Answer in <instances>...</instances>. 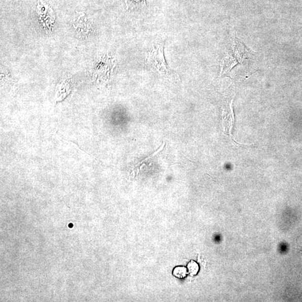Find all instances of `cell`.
<instances>
[{"label": "cell", "instance_id": "obj_1", "mask_svg": "<svg viewBox=\"0 0 302 302\" xmlns=\"http://www.w3.org/2000/svg\"><path fill=\"white\" fill-rule=\"evenodd\" d=\"M232 43L231 50L223 61V75L229 76L230 71L239 63L243 66L248 68L252 60L251 56L254 55L238 38H233Z\"/></svg>", "mask_w": 302, "mask_h": 302}, {"label": "cell", "instance_id": "obj_2", "mask_svg": "<svg viewBox=\"0 0 302 302\" xmlns=\"http://www.w3.org/2000/svg\"><path fill=\"white\" fill-rule=\"evenodd\" d=\"M188 273V269L184 266H178L174 269L173 275L178 278L183 279L187 276Z\"/></svg>", "mask_w": 302, "mask_h": 302}, {"label": "cell", "instance_id": "obj_3", "mask_svg": "<svg viewBox=\"0 0 302 302\" xmlns=\"http://www.w3.org/2000/svg\"><path fill=\"white\" fill-rule=\"evenodd\" d=\"M187 269L190 275L193 276L196 275L199 271L198 264L194 261H191L188 263Z\"/></svg>", "mask_w": 302, "mask_h": 302}, {"label": "cell", "instance_id": "obj_4", "mask_svg": "<svg viewBox=\"0 0 302 302\" xmlns=\"http://www.w3.org/2000/svg\"></svg>", "mask_w": 302, "mask_h": 302}]
</instances>
